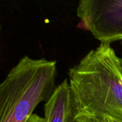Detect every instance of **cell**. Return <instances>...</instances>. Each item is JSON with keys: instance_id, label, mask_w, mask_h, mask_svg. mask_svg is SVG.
Instances as JSON below:
<instances>
[{"instance_id": "cell-7", "label": "cell", "mask_w": 122, "mask_h": 122, "mask_svg": "<svg viewBox=\"0 0 122 122\" xmlns=\"http://www.w3.org/2000/svg\"><path fill=\"white\" fill-rule=\"evenodd\" d=\"M103 122H118V121H116V120H114V119H113L111 118L107 117V118H105L103 119Z\"/></svg>"}, {"instance_id": "cell-9", "label": "cell", "mask_w": 122, "mask_h": 122, "mask_svg": "<svg viewBox=\"0 0 122 122\" xmlns=\"http://www.w3.org/2000/svg\"><path fill=\"white\" fill-rule=\"evenodd\" d=\"M0 31H1V25H0Z\"/></svg>"}, {"instance_id": "cell-4", "label": "cell", "mask_w": 122, "mask_h": 122, "mask_svg": "<svg viewBox=\"0 0 122 122\" xmlns=\"http://www.w3.org/2000/svg\"><path fill=\"white\" fill-rule=\"evenodd\" d=\"M45 122H76L77 114L69 82L65 79L56 86L44 106Z\"/></svg>"}, {"instance_id": "cell-1", "label": "cell", "mask_w": 122, "mask_h": 122, "mask_svg": "<svg viewBox=\"0 0 122 122\" xmlns=\"http://www.w3.org/2000/svg\"><path fill=\"white\" fill-rule=\"evenodd\" d=\"M68 76L77 118L122 122V67L111 45L101 43L89 51Z\"/></svg>"}, {"instance_id": "cell-5", "label": "cell", "mask_w": 122, "mask_h": 122, "mask_svg": "<svg viewBox=\"0 0 122 122\" xmlns=\"http://www.w3.org/2000/svg\"><path fill=\"white\" fill-rule=\"evenodd\" d=\"M27 122H45L44 117H41L40 116L33 113L27 120Z\"/></svg>"}, {"instance_id": "cell-6", "label": "cell", "mask_w": 122, "mask_h": 122, "mask_svg": "<svg viewBox=\"0 0 122 122\" xmlns=\"http://www.w3.org/2000/svg\"><path fill=\"white\" fill-rule=\"evenodd\" d=\"M76 122H96L90 118H86V117H79L77 118Z\"/></svg>"}, {"instance_id": "cell-8", "label": "cell", "mask_w": 122, "mask_h": 122, "mask_svg": "<svg viewBox=\"0 0 122 122\" xmlns=\"http://www.w3.org/2000/svg\"><path fill=\"white\" fill-rule=\"evenodd\" d=\"M120 60H121V67H122V57H120Z\"/></svg>"}, {"instance_id": "cell-3", "label": "cell", "mask_w": 122, "mask_h": 122, "mask_svg": "<svg viewBox=\"0 0 122 122\" xmlns=\"http://www.w3.org/2000/svg\"><path fill=\"white\" fill-rule=\"evenodd\" d=\"M79 27L101 43L122 42V0H80Z\"/></svg>"}, {"instance_id": "cell-2", "label": "cell", "mask_w": 122, "mask_h": 122, "mask_svg": "<svg viewBox=\"0 0 122 122\" xmlns=\"http://www.w3.org/2000/svg\"><path fill=\"white\" fill-rule=\"evenodd\" d=\"M57 63L22 57L0 83V122H27L56 86Z\"/></svg>"}]
</instances>
